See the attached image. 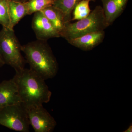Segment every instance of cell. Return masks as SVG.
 <instances>
[{
    "label": "cell",
    "instance_id": "cell-1",
    "mask_svg": "<svg viewBox=\"0 0 132 132\" xmlns=\"http://www.w3.org/2000/svg\"><path fill=\"white\" fill-rule=\"evenodd\" d=\"M16 83L21 102L26 108L49 102L52 93L45 80L31 69L16 72L13 78Z\"/></svg>",
    "mask_w": 132,
    "mask_h": 132
},
{
    "label": "cell",
    "instance_id": "cell-2",
    "mask_svg": "<svg viewBox=\"0 0 132 132\" xmlns=\"http://www.w3.org/2000/svg\"><path fill=\"white\" fill-rule=\"evenodd\" d=\"M30 69L45 80L52 79L59 70L56 59L47 41L38 40L21 46Z\"/></svg>",
    "mask_w": 132,
    "mask_h": 132
},
{
    "label": "cell",
    "instance_id": "cell-3",
    "mask_svg": "<svg viewBox=\"0 0 132 132\" xmlns=\"http://www.w3.org/2000/svg\"><path fill=\"white\" fill-rule=\"evenodd\" d=\"M103 9L98 6L86 18L68 24L60 34L67 41L108 27Z\"/></svg>",
    "mask_w": 132,
    "mask_h": 132
},
{
    "label": "cell",
    "instance_id": "cell-4",
    "mask_svg": "<svg viewBox=\"0 0 132 132\" xmlns=\"http://www.w3.org/2000/svg\"><path fill=\"white\" fill-rule=\"evenodd\" d=\"M21 47L13 29L3 27L0 31V53L5 64L16 72L25 68L26 62L21 54Z\"/></svg>",
    "mask_w": 132,
    "mask_h": 132
},
{
    "label": "cell",
    "instance_id": "cell-5",
    "mask_svg": "<svg viewBox=\"0 0 132 132\" xmlns=\"http://www.w3.org/2000/svg\"><path fill=\"white\" fill-rule=\"evenodd\" d=\"M0 125L20 132H29V120L25 106L22 103L0 109Z\"/></svg>",
    "mask_w": 132,
    "mask_h": 132
},
{
    "label": "cell",
    "instance_id": "cell-6",
    "mask_svg": "<svg viewBox=\"0 0 132 132\" xmlns=\"http://www.w3.org/2000/svg\"><path fill=\"white\" fill-rule=\"evenodd\" d=\"M30 125L35 132H52L57 125L43 105L26 108Z\"/></svg>",
    "mask_w": 132,
    "mask_h": 132
},
{
    "label": "cell",
    "instance_id": "cell-7",
    "mask_svg": "<svg viewBox=\"0 0 132 132\" xmlns=\"http://www.w3.org/2000/svg\"><path fill=\"white\" fill-rule=\"evenodd\" d=\"M32 26L38 40L47 41L50 38L60 37L51 22L41 11L34 13Z\"/></svg>",
    "mask_w": 132,
    "mask_h": 132
},
{
    "label": "cell",
    "instance_id": "cell-8",
    "mask_svg": "<svg viewBox=\"0 0 132 132\" xmlns=\"http://www.w3.org/2000/svg\"><path fill=\"white\" fill-rule=\"evenodd\" d=\"M21 103L17 86L13 78L0 83V109Z\"/></svg>",
    "mask_w": 132,
    "mask_h": 132
},
{
    "label": "cell",
    "instance_id": "cell-9",
    "mask_svg": "<svg viewBox=\"0 0 132 132\" xmlns=\"http://www.w3.org/2000/svg\"><path fill=\"white\" fill-rule=\"evenodd\" d=\"M105 35L104 31H96L71 39L67 42L75 47L84 51H89L100 44Z\"/></svg>",
    "mask_w": 132,
    "mask_h": 132
},
{
    "label": "cell",
    "instance_id": "cell-10",
    "mask_svg": "<svg viewBox=\"0 0 132 132\" xmlns=\"http://www.w3.org/2000/svg\"><path fill=\"white\" fill-rule=\"evenodd\" d=\"M129 0H101L108 27L123 13Z\"/></svg>",
    "mask_w": 132,
    "mask_h": 132
},
{
    "label": "cell",
    "instance_id": "cell-11",
    "mask_svg": "<svg viewBox=\"0 0 132 132\" xmlns=\"http://www.w3.org/2000/svg\"><path fill=\"white\" fill-rule=\"evenodd\" d=\"M8 13L10 27L13 29L15 26L23 17L28 15V10L26 2L22 3L9 0Z\"/></svg>",
    "mask_w": 132,
    "mask_h": 132
},
{
    "label": "cell",
    "instance_id": "cell-12",
    "mask_svg": "<svg viewBox=\"0 0 132 132\" xmlns=\"http://www.w3.org/2000/svg\"><path fill=\"white\" fill-rule=\"evenodd\" d=\"M41 12L49 20L60 36L62 31L69 23L67 21L61 12L53 5L44 9Z\"/></svg>",
    "mask_w": 132,
    "mask_h": 132
},
{
    "label": "cell",
    "instance_id": "cell-13",
    "mask_svg": "<svg viewBox=\"0 0 132 132\" xmlns=\"http://www.w3.org/2000/svg\"><path fill=\"white\" fill-rule=\"evenodd\" d=\"M81 0H55L53 6L59 9L68 23L71 22L72 13L78 3Z\"/></svg>",
    "mask_w": 132,
    "mask_h": 132
},
{
    "label": "cell",
    "instance_id": "cell-14",
    "mask_svg": "<svg viewBox=\"0 0 132 132\" xmlns=\"http://www.w3.org/2000/svg\"><path fill=\"white\" fill-rule=\"evenodd\" d=\"M90 0H81L78 3L73 11L71 21L79 20L88 16L91 13L89 3Z\"/></svg>",
    "mask_w": 132,
    "mask_h": 132
},
{
    "label": "cell",
    "instance_id": "cell-15",
    "mask_svg": "<svg viewBox=\"0 0 132 132\" xmlns=\"http://www.w3.org/2000/svg\"><path fill=\"white\" fill-rule=\"evenodd\" d=\"M54 1V0H28L26 2L28 10V14L41 11L53 5Z\"/></svg>",
    "mask_w": 132,
    "mask_h": 132
},
{
    "label": "cell",
    "instance_id": "cell-16",
    "mask_svg": "<svg viewBox=\"0 0 132 132\" xmlns=\"http://www.w3.org/2000/svg\"><path fill=\"white\" fill-rule=\"evenodd\" d=\"M8 2L9 0H0V25L9 28Z\"/></svg>",
    "mask_w": 132,
    "mask_h": 132
},
{
    "label": "cell",
    "instance_id": "cell-17",
    "mask_svg": "<svg viewBox=\"0 0 132 132\" xmlns=\"http://www.w3.org/2000/svg\"><path fill=\"white\" fill-rule=\"evenodd\" d=\"M5 64V62H4L2 57L0 53V68L4 65Z\"/></svg>",
    "mask_w": 132,
    "mask_h": 132
},
{
    "label": "cell",
    "instance_id": "cell-18",
    "mask_svg": "<svg viewBox=\"0 0 132 132\" xmlns=\"http://www.w3.org/2000/svg\"><path fill=\"white\" fill-rule=\"evenodd\" d=\"M132 125H130L129 127L126 130H125V132H131L132 131Z\"/></svg>",
    "mask_w": 132,
    "mask_h": 132
},
{
    "label": "cell",
    "instance_id": "cell-19",
    "mask_svg": "<svg viewBox=\"0 0 132 132\" xmlns=\"http://www.w3.org/2000/svg\"><path fill=\"white\" fill-rule=\"evenodd\" d=\"M14 1L17 2H20L22 3H25L27 2L28 0H12Z\"/></svg>",
    "mask_w": 132,
    "mask_h": 132
},
{
    "label": "cell",
    "instance_id": "cell-20",
    "mask_svg": "<svg viewBox=\"0 0 132 132\" xmlns=\"http://www.w3.org/2000/svg\"><path fill=\"white\" fill-rule=\"evenodd\" d=\"M91 1H96V0H90Z\"/></svg>",
    "mask_w": 132,
    "mask_h": 132
},
{
    "label": "cell",
    "instance_id": "cell-21",
    "mask_svg": "<svg viewBox=\"0 0 132 132\" xmlns=\"http://www.w3.org/2000/svg\"><path fill=\"white\" fill-rule=\"evenodd\" d=\"M54 1H55V0H54Z\"/></svg>",
    "mask_w": 132,
    "mask_h": 132
}]
</instances>
